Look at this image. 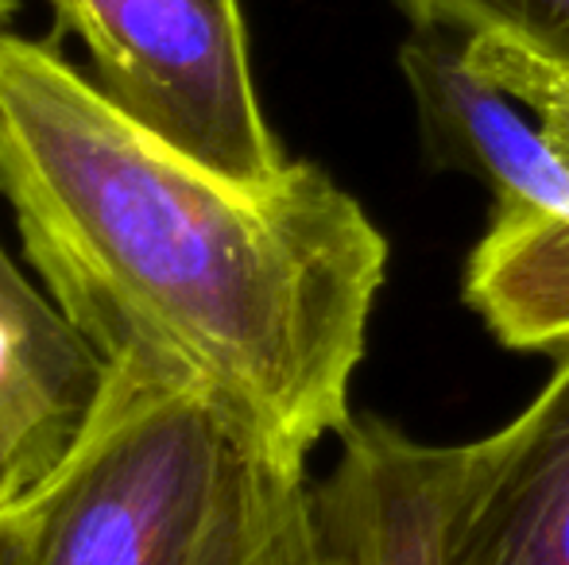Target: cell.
Returning a JSON list of instances; mask_svg holds the SVG:
<instances>
[{
	"instance_id": "1",
	"label": "cell",
	"mask_w": 569,
	"mask_h": 565,
	"mask_svg": "<svg viewBox=\"0 0 569 565\" xmlns=\"http://www.w3.org/2000/svg\"><path fill=\"white\" fill-rule=\"evenodd\" d=\"M0 198L101 369L194 395L295 465L352 418L388 241L315 163L232 182L120 113L54 43L8 28Z\"/></svg>"
},
{
	"instance_id": "2",
	"label": "cell",
	"mask_w": 569,
	"mask_h": 565,
	"mask_svg": "<svg viewBox=\"0 0 569 565\" xmlns=\"http://www.w3.org/2000/svg\"><path fill=\"white\" fill-rule=\"evenodd\" d=\"M20 565H322L315 484L210 403L106 369L67 461L23 504Z\"/></svg>"
},
{
	"instance_id": "3",
	"label": "cell",
	"mask_w": 569,
	"mask_h": 565,
	"mask_svg": "<svg viewBox=\"0 0 569 565\" xmlns=\"http://www.w3.org/2000/svg\"><path fill=\"white\" fill-rule=\"evenodd\" d=\"M90 51L93 82L124 117L194 163L271 186L291 159L271 137L240 0H47Z\"/></svg>"
},
{
	"instance_id": "4",
	"label": "cell",
	"mask_w": 569,
	"mask_h": 565,
	"mask_svg": "<svg viewBox=\"0 0 569 565\" xmlns=\"http://www.w3.org/2000/svg\"><path fill=\"white\" fill-rule=\"evenodd\" d=\"M435 565H569V345L508 426L453 445Z\"/></svg>"
},
{
	"instance_id": "5",
	"label": "cell",
	"mask_w": 569,
	"mask_h": 565,
	"mask_svg": "<svg viewBox=\"0 0 569 565\" xmlns=\"http://www.w3.org/2000/svg\"><path fill=\"white\" fill-rule=\"evenodd\" d=\"M399 70L430 159L477 174L496 198L492 221L569 218V155L523 101L472 67L465 36L415 28Z\"/></svg>"
},
{
	"instance_id": "6",
	"label": "cell",
	"mask_w": 569,
	"mask_h": 565,
	"mask_svg": "<svg viewBox=\"0 0 569 565\" xmlns=\"http://www.w3.org/2000/svg\"><path fill=\"white\" fill-rule=\"evenodd\" d=\"M106 369L0 244V512L28 504L78 442Z\"/></svg>"
},
{
	"instance_id": "7",
	"label": "cell",
	"mask_w": 569,
	"mask_h": 565,
	"mask_svg": "<svg viewBox=\"0 0 569 565\" xmlns=\"http://www.w3.org/2000/svg\"><path fill=\"white\" fill-rule=\"evenodd\" d=\"M330 476L315 484L326 565H435L453 445H427L383 418H349Z\"/></svg>"
},
{
	"instance_id": "8",
	"label": "cell",
	"mask_w": 569,
	"mask_h": 565,
	"mask_svg": "<svg viewBox=\"0 0 569 565\" xmlns=\"http://www.w3.org/2000/svg\"><path fill=\"white\" fill-rule=\"evenodd\" d=\"M465 299L511 349L569 345V218L492 221L465 275Z\"/></svg>"
},
{
	"instance_id": "9",
	"label": "cell",
	"mask_w": 569,
	"mask_h": 565,
	"mask_svg": "<svg viewBox=\"0 0 569 565\" xmlns=\"http://www.w3.org/2000/svg\"><path fill=\"white\" fill-rule=\"evenodd\" d=\"M415 28L453 36H508L569 62V0H399Z\"/></svg>"
},
{
	"instance_id": "10",
	"label": "cell",
	"mask_w": 569,
	"mask_h": 565,
	"mask_svg": "<svg viewBox=\"0 0 569 565\" xmlns=\"http://www.w3.org/2000/svg\"><path fill=\"white\" fill-rule=\"evenodd\" d=\"M465 54L480 74L523 101L569 155V62L550 59L508 36H469Z\"/></svg>"
},
{
	"instance_id": "11",
	"label": "cell",
	"mask_w": 569,
	"mask_h": 565,
	"mask_svg": "<svg viewBox=\"0 0 569 565\" xmlns=\"http://www.w3.org/2000/svg\"><path fill=\"white\" fill-rule=\"evenodd\" d=\"M23 562V504L12 512H0V565Z\"/></svg>"
},
{
	"instance_id": "12",
	"label": "cell",
	"mask_w": 569,
	"mask_h": 565,
	"mask_svg": "<svg viewBox=\"0 0 569 565\" xmlns=\"http://www.w3.org/2000/svg\"><path fill=\"white\" fill-rule=\"evenodd\" d=\"M318 558H322V554H318ZM322 565H326V562H322Z\"/></svg>"
}]
</instances>
